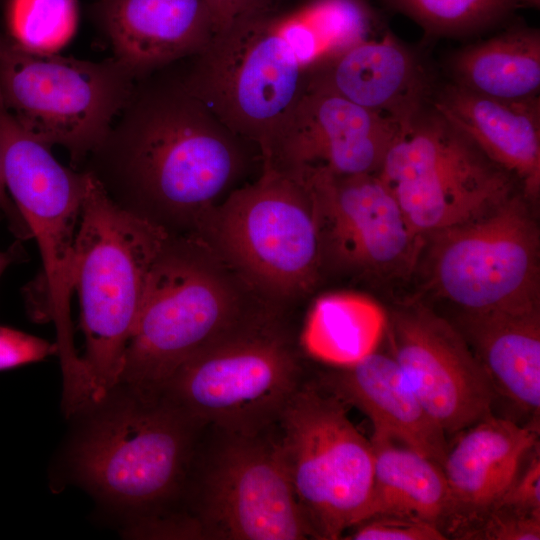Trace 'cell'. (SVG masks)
Masks as SVG:
<instances>
[{"label": "cell", "instance_id": "44dd1931", "mask_svg": "<svg viewBox=\"0 0 540 540\" xmlns=\"http://www.w3.org/2000/svg\"><path fill=\"white\" fill-rule=\"evenodd\" d=\"M104 22L114 58L136 78L199 54L215 36L204 0H109Z\"/></svg>", "mask_w": 540, "mask_h": 540}, {"label": "cell", "instance_id": "9a60e30c", "mask_svg": "<svg viewBox=\"0 0 540 540\" xmlns=\"http://www.w3.org/2000/svg\"><path fill=\"white\" fill-rule=\"evenodd\" d=\"M393 356L432 420L456 433L491 414L495 390L454 323L421 303L387 316Z\"/></svg>", "mask_w": 540, "mask_h": 540}, {"label": "cell", "instance_id": "8fae6325", "mask_svg": "<svg viewBox=\"0 0 540 540\" xmlns=\"http://www.w3.org/2000/svg\"><path fill=\"white\" fill-rule=\"evenodd\" d=\"M377 175L424 237L478 217L520 189L431 103L399 126Z\"/></svg>", "mask_w": 540, "mask_h": 540}, {"label": "cell", "instance_id": "e0dca14e", "mask_svg": "<svg viewBox=\"0 0 540 540\" xmlns=\"http://www.w3.org/2000/svg\"><path fill=\"white\" fill-rule=\"evenodd\" d=\"M309 83L404 124L429 106L435 85L424 60L386 31L317 68Z\"/></svg>", "mask_w": 540, "mask_h": 540}, {"label": "cell", "instance_id": "3957f363", "mask_svg": "<svg viewBox=\"0 0 540 540\" xmlns=\"http://www.w3.org/2000/svg\"><path fill=\"white\" fill-rule=\"evenodd\" d=\"M283 311L203 237L170 235L150 269L120 384L158 395L186 361Z\"/></svg>", "mask_w": 540, "mask_h": 540}, {"label": "cell", "instance_id": "6da1fadb", "mask_svg": "<svg viewBox=\"0 0 540 540\" xmlns=\"http://www.w3.org/2000/svg\"><path fill=\"white\" fill-rule=\"evenodd\" d=\"M91 173L122 209L169 235L196 234L246 164V142L183 82L134 92Z\"/></svg>", "mask_w": 540, "mask_h": 540}, {"label": "cell", "instance_id": "7c38bea8", "mask_svg": "<svg viewBox=\"0 0 540 540\" xmlns=\"http://www.w3.org/2000/svg\"><path fill=\"white\" fill-rule=\"evenodd\" d=\"M528 201L518 189L488 212L426 236L420 261L430 288L462 312L538 309L540 236Z\"/></svg>", "mask_w": 540, "mask_h": 540}, {"label": "cell", "instance_id": "484cf974", "mask_svg": "<svg viewBox=\"0 0 540 540\" xmlns=\"http://www.w3.org/2000/svg\"><path fill=\"white\" fill-rule=\"evenodd\" d=\"M417 23L431 37L461 38L503 24L519 0H380Z\"/></svg>", "mask_w": 540, "mask_h": 540}, {"label": "cell", "instance_id": "f546056e", "mask_svg": "<svg viewBox=\"0 0 540 540\" xmlns=\"http://www.w3.org/2000/svg\"><path fill=\"white\" fill-rule=\"evenodd\" d=\"M58 354L51 343L29 333L0 325V371L42 361Z\"/></svg>", "mask_w": 540, "mask_h": 540}, {"label": "cell", "instance_id": "d6986e66", "mask_svg": "<svg viewBox=\"0 0 540 540\" xmlns=\"http://www.w3.org/2000/svg\"><path fill=\"white\" fill-rule=\"evenodd\" d=\"M432 107L535 202L540 193V99L501 100L449 81L436 87Z\"/></svg>", "mask_w": 540, "mask_h": 540}, {"label": "cell", "instance_id": "d590c367", "mask_svg": "<svg viewBox=\"0 0 540 540\" xmlns=\"http://www.w3.org/2000/svg\"><path fill=\"white\" fill-rule=\"evenodd\" d=\"M105 1H109V0H105Z\"/></svg>", "mask_w": 540, "mask_h": 540}, {"label": "cell", "instance_id": "5bb4252c", "mask_svg": "<svg viewBox=\"0 0 540 540\" xmlns=\"http://www.w3.org/2000/svg\"><path fill=\"white\" fill-rule=\"evenodd\" d=\"M291 170L313 194L324 269L375 281L407 278L416 270L425 237L411 227L377 173L337 176L319 168Z\"/></svg>", "mask_w": 540, "mask_h": 540}, {"label": "cell", "instance_id": "4316f807", "mask_svg": "<svg viewBox=\"0 0 540 540\" xmlns=\"http://www.w3.org/2000/svg\"><path fill=\"white\" fill-rule=\"evenodd\" d=\"M78 23L76 0H10V38L35 53H58L73 38Z\"/></svg>", "mask_w": 540, "mask_h": 540}, {"label": "cell", "instance_id": "52a82bcc", "mask_svg": "<svg viewBox=\"0 0 540 540\" xmlns=\"http://www.w3.org/2000/svg\"><path fill=\"white\" fill-rule=\"evenodd\" d=\"M129 392L90 422L72 464L94 494L147 516L181 490L202 427L160 394Z\"/></svg>", "mask_w": 540, "mask_h": 540}, {"label": "cell", "instance_id": "ffe728a7", "mask_svg": "<svg viewBox=\"0 0 540 540\" xmlns=\"http://www.w3.org/2000/svg\"><path fill=\"white\" fill-rule=\"evenodd\" d=\"M319 383L372 422L373 438L390 439L441 467L448 445L393 356L375 350L354 364L324 373Z\"/></svg>", "mask_w": 540, "mask_h": 540}, {"label": "cell", "instance_id": "9c48e42d", "mask_svg": "<svg viewBox=\"0 0 540 540\" xmlns=\"http://www.w3.org/2000/svg\"><path fill=\"white\" fill-rule=\"evenodd\" d=\"M136 77L114 57L93 62L28 51L0 33V96L16 121L74 165L109 135L130 102Z\"/></svg>", "mask_w": 540, "mask_h": 540}, {"label": "cell", "instance_id": "4fadbf2b", "mask_svg": "<svg viewBox=\"0 0 540 540\" xmlns=\"http://www.w3.org/2000/svg\"><path fill=\"white\" fill-rule=\"evenodd\" d=\"M218 438L201 468L192 512L202 539L313 538L270 429Z\"/></svg>", "mask_w": 540, "mask_h": 540}, {"label": "cell", "instance_id": "30bf717a", "mask_svg": "<svg viewBox=\"0 0 540 540\" xmlns=\"http://www.w3.org/2000/svg\"><path fill=\"white\" fill-rule=\"evenodd\" d=\"M347 407L319 381H303L276 423L281 455L313 538L339 539L367 518L373 447Z\"/></svg>", "mask_w": 540, "mask_h": 540}, {"label": "cell", "instance_id": "83f0119b", "mask_svg": "<svg viewBox=\"0 0 540 540\" xmlns=\"http://www.w3.org/2000/svg\"><path fill=\"white\" fill-rule=\"evenodd\" d=\"M453 535L461 539L539 540L540 514L492 506Z\"/></svg>", "mask_w": 540, "mask_h": 540}, {"label": "cell", "instance_id": "e575fe53", "mask_svg": "<svg viewBox=\"0 0 540 540\" xmlns=\"http://www.w3.org/2000/svg\"><path fill=\"white\" fill-rule=\"evenodd\" d=\"M1 217H2V214H1V212H0V219H1Z\"/></svg>", "mask_w": 540, "mask_h": 540}, {"label": "cell", "instance_id": "7402d4cb", "mask_svg": "<svg viewBox=\"0 0 540 540\" xmlns=\"http://www.w3.org/2000/svg\"><path fill=\"white\" fill-rule=\"evenodd\" d=\"M454 325L481 363L496 395L539 418L540 308L461 311Z\"/></svg>", "mask_w": 540, "mask_h": 540}, {"label": "cell", "instance_id": "d6a6232c", "mask_svg": "<svg viewBox=\"0 0 540 540\" xmlns=\"http://www.w3.org/2000/svg\"><path fill=\"white\" fill-rule=\"evenodd\" d=\"M19 254V245H14L5 251H0V277L7 267L17 259Z\"/></svg>", "mask_w": 540, "mask_h": 540}, {"label": "cell", "instance_id": "ac0fdd59", "mask_svg": "<svg viewBox=\"0 0 540 540\" xmlns=\"http://www.w3.org/2000/svg\"><path fill=\"white\" fill-rule=\"evenodd\" d=\"M462 431L442 464L452 534L497 503L539 444L538 419L519 425L490 414Z\"/></svg>", "mask_w": 540, "mask_h": 540}, {"label": "cell", "instance_id": "2e32d148", "mask_svg": "<svg viewBox=\"0 0 540 540\" xmlns=\"http://www.w3.org/2000/svg\"><path fill=\"white\" fill-rule=\"evenodd\" d=\"M398 130L393 119L308 82L262 161L337 176L377 173Z\"/></svg>", "mask_w": 540, "mask_h": 540}, {"label": "cell", "instance_id": "d4e9b609", "mask_svg": "<svg viewBox=\"0 0 540 540\" xmlns=\"http://www.w3.org/2000/svg\"><path fill=\"white\" fill-rule=\"evenodd\" d=\"M386 326V313L371 298L350 291L325 293L308 311L301 346L317 360L348 366L377 349Z\"/></svg>", "mask_w": 540, "mask_h": 540}, {"label": "cell", "instance_id": "5b68a950", "mask_svg": "<svg viewBox=\"0 0 540 540\" xmlns=\"http://www.w3.org/2000/svg\"><path fill=\"white\" fill-rule=\"evenodd\" d=\"M264 298L285 310L310 294L323 267L313 194L297 172L262 161L259 177L231 190L196 233Z\"/></svg>", "mask_w": 540, "mask_h": 540}, {"label": "cell", "instance_id": "8992f818", "mask_svg": "<svg viewBox=\"0 0 540 540\" xmlns=\"http://www.w3.org/2000/svg\"><path fill=\"white\" fill-rule=\"evenodd\" d=\"M0 160L6 189L38 246L42 270L24 289L35 320H51L57 335L63 391L86 384L73 340L71 296L76 233L87 173L65 167L47 146L12 116H0Z\"/></svg>", "mask_w": 540, "mask_h": 540}, {"label": "cell", "instance_id": "ba28073f", "mask_svg": "<svg viewBox=\"0 0 540 540\" xmlns=\"http://www.w3.org/2000/svg\"><path fill=\"white\" fill-rule=\"evenodd\" d=\"M283 320L273 316L198 353L159 394L202 428L248 435L271 429L303 383Z\"/></svg>", "mask_w": 540, "mask_h": 540}, {"label": "cell", "instance_id": "7a4b0ae2", "mask_svg": "<svg viewBox=\"0 0 540 540\" xmlns=\"http://www.w3.org/2000/svg\"><path fill=\"white\" fill-rule=\"evenodd\" d=\"M372 28L366 0H304L216 34L182 82L264 157L311 74Z\"/></svg>", "mask_w": 540, "mask_h": 540}, {"label": "cell", "instance_id": "603a6c76", "mask_svg": "<svg viewBox=\"0 0 540 540\" xmlns=\"http://www.w3.org/2000/svg\"><path fill=\"white\" fill-rule=\"evenodd\" d=\"M451 82L501 100H526L540 93V31L512 26L455 52L448 61Z\"/></svg>", "mask_w": 540, "mask_h": 540}, {"label": "cell", "instance_id": "f1b7e54d", "mask_svg": "<svg viewBox=\"0 0 540 540\" xmlns=\"http://www.w3.org/2000/svg\"><path fill=\"white\" fill-rule=\"evenodd\" d=\"M345 537L350 540H443L444 532L434 523L414 517L381 514L355 526Z\"/></svg>", "mask_w": 540, "mask_h": 540}, {"label": "cell", "instance_id": "1f68e13d", "mask_svg": "<svg viewBox=\"0 0 540 540\" xmlns=\"http://www.w3.org/2000/svg\"><path fill=\"white\" fill-rule=\"evenodd\" d=\"M215 35L275 10L276 0H204Z\"/></svg>", "mask_w": 540, "mask_h": 540}, {"label": "cell", "instance_id": "cb8c5ba5", "mask_svg": "<svg viewBox=\"0 0 540 540\" xmlns=\"http://www.w3.org/2000/svg\"><path fill=\"white\" fill-rule=\"evenodd\" d=\"M370 441L374 468L367 518L381 514L414 517L443 531L450 496L442 467L394 440L372 437Z\"/></svg>", "mask_w": 540, "mask_h": 540}, {"label": "cell", "instance_id": "836d02e7", "mask_svg": "<svg viewBox=\"0 0 540 540\" xmlns=\"http://www.w3.org/2000/svg\"><path fill=\"white\" fill-rule=\"evenodd\" d=\"M520 7L539 9L540 0H519Z\"/></svg>", "mask_w": 540, "mask_h": 540}, {"label": "cell", "instance_id": "277c9868", "mask_svg": "<svg viewBox=\"0 0 540 540\" xmlns=\"http://www.w3.org/2000/svg\"><path fill=\"white\" fill-rule=\"evenodd\" d=\"M85 171V170H84ZM76 233L72 282L80 303L81 356L91 406L121 382L152 264L170 236L117 205L89 172Z\"/></svg>", "mask_w": 540, "mask_h": 540}, {"label": "cell", "instance_id": "4dcf8cb0", "mask_svg": "<svg viewBox=\"0 0 540 540\" xmlns=\"http://www.w3.org/2000/svg\"><path fill=\"white\" fill-rule=\"evenodd\" d=\"M493 506L540 514V450L535 446L516 478Z\"/></svg>", "mask_w": 540, "mask_h": 540}]
</instances>
